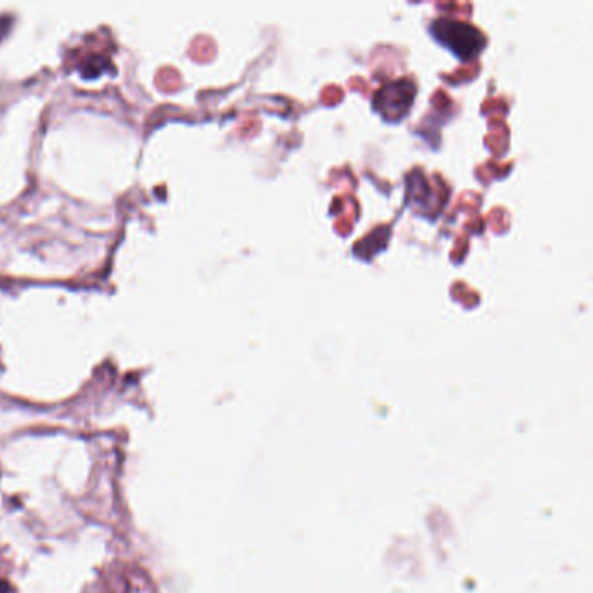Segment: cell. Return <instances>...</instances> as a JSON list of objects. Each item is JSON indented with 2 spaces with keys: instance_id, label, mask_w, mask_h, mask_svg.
Here are the masks:
<instances>
[{
  "instance_id": "obj_1",
  "label": "cell",
  "mask_w": 593,
  "mask_h": 593,
  "mask_svg": "<svg viewBox=\"0 0 593 593\" xmlns=\"http://www.w3.org/2000/svg\"><path fill=\"white\" fill-rule=\"evenodd\" d=\"M432 34L442 46L451 49L461 60H472L486 46V37L474 25L458 20L435 21Z\"/></svg>"
},
{
  "instance_id": "obj_2",
  "label": "cell",
  "mask_w": 593,
  "mask_h": 593,
  "mask_svg": "<svg viewBox=\"0 0 593 593\" xmlns=\"http://www.w3.org/2000/svg\"><path fill=\"white\" fill-rule=\"evenodd\" d=\"M414 94H416V86L409 80L395 82L392 86L383 87L380 93L376 94L374 107L380 110V114H383L385 119H402L409 107L413 105Z\"/></svg>"
}]
</instances>
